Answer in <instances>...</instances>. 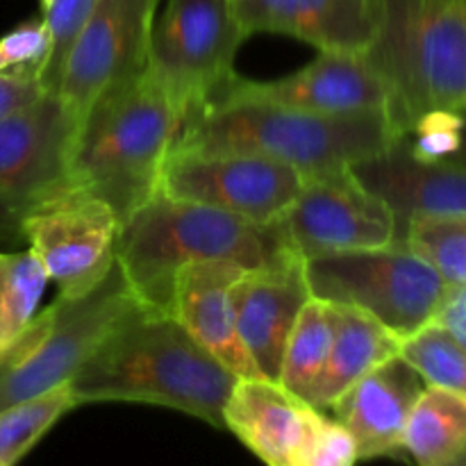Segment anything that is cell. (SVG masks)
<instances>
[{
	"instance_id": "obj_4",
	"label": "cell",
	"mask_w": 466,
	"mask_h": 466,
	"mask_svg": "<svg viewBox=\"0 0 466 466\" xmlns=\"http://www.w3.org/2000/svg\"><path fill=\"white\" fill-rule=\"evenodd\" d=\"M180 130V109L146 68L85 116L73 155V187L105 200L123 223L159 191Z\"/></svg>"
},
{
	"instance_id": "obj_8",
	"label": "cell",
	"mask_w": 466,
	"mask_h": 466,
	"mask_svg": "<svg viewBox=\"0 0 466 466\" xmlns=\"http://www.w3.org/2000/svg\"><path fill=\"white\" fill-rule=\"evenodd\" d=\"M246 39L235 0H167L155 21L148 71L177 105L182 126L237 76Z\"/></svg>"
},
{
	"instance_id": "obj_31",
	"label": "cell",
	"mask_w": 466,
	"mask_h": 466,
	"mask_svg": "<svg viewBox=\"0 0 466 466\" xmlns=\"http://www.w3.org/2000/svg\"><path fill=\"white\" fill-rule=\"evenodd\" d=\"M358 462V446L350 432L332 414L323 412L291 466H355Z\"/></svg>"
},
{
	"instance_id": "obj_32",
	"label": "cell",
	"mask_w": 466,
	"mask_h": 466,
	"mask_svg": "<svg viewBox=\"0 0 466 466\" xmlns=\"http://www.w3.org/2000/svg\"><path fill=\"white\" fill-rule=\"evenodd\" d=\"M44 91V82L35 73H0V118L32 103Z\"/></svg>"
},
{
	"instance_id": "obj_5",
	"label": "cell",
	"mask_w": 466,
	"mask_h": 466,
	"mask_svg": "<svg viewBox=\"0 0 466 466\" xmlns=\"http://www.w3.org/2000/svg\"><path fill=\"white\" fill-rule=\"evenodd\" d=\"M367 57L400 135L432 109H466V0H373Z\"/></svg>"
},
{
	"instance_id": "obj_6",
	"label": "cell",
	"mask_w": 466,
	"mask_h": 466,
	"mask_svg": "<svg viewBox=\"0 0 466 466\" xmlns=\"http://www.w3.org/2000/svg\"><path fill=\"white\" fill-rule=\"evenodd\" d=\"M137 303L118 264L89 294L57 296L0 355V410L71 382L114 323Z\"/></svg>"
},
{
	"instance_id": "obj_29",
	"label": "cell",
	"mask_w": 466,
	"mask_h": 466,
	"mask_svg": "<svg viewBox=\"0 0 466 466\" xmlns=\"http://www.w3.org/2000/svg\"><path fill=\"white\" fill-rule=\"evenodd\" d=\"M53 53V35L44 18L18 23L0 36V73H35L44 77Z\"/></svg>"
},
{
	"instance_id": "obj_13",
	"label": "cell",
	"mask_w": 466,
	"mask_h": 466,
	"mask_svg": "<svg viewBox=\"0 0 466 466\" xmlns=\"http://www.w3.org/2000/svg\"><path fill=\"white\" fill-rule=\"evenodd\" d=\"M303 182L300 171L259 155L173 148L162 168L159 191L273 226L291 208Z\"/></svg>"
},
{
	"instance_id": "obj_12",
	"label": "cell",
	"mask_w": 466,
	"mask_h": 466,
	"mask_svg": "<svg viewBox=\"0 0 466 466\" xmlns=\"http://www.w3.org/2000/svg\"><path fill=\"white\" fill-rule=\"evenodd\" d=\"M80 126L55 91L0 118V217L14 223L30 205L73 187Z\"/></svg>"
},
{
	"instance_id": "obj_9",
	"label": "cell",
	"mask_w": 466,
	"mask_h": 466,
	"mask_svg": "<svg viewBox=\"0 0 466 466\" xmlns=\"http://www.w3.org/2000/svg\"><path fill=\"white\" fill-rule=\"evenodd\" d=\"M62 299L89 294L116 267L121 218L98 196L68 187L14 221Z\"/></svg>"
},
{
	"instance_id": "obj_36",
	"label": "cell",
	"mask_w": 466,
	"mask_h": 466,
	"mask_svg": "<svg viewBox=\"0 0 466 466\" xmlns=\"http://www.w3.org/2000/svg\"><path fill=\"white\" fill-rule=\"evenodd\" d=\"M0 466H5V464H0Z\"/></svg>"
},
{
	"instance_id": "obj_3",
	"label": "cell",
	"mask_w": 466,
	"mask_h": 466,
	"mask_svg": "<svg viewBox=\"0 0 466 466\" xmlns=\"http://www.w3.org/2000/svg\"><path fill=\"white\" fill-rule=\"evenodd\" d=\"M287 250L278 223L259 226L157 191L121 223L116 264L141 305L173 314V280L189 264L230 259L255 268Z\"/></svg>"
},
{
	"instance_id": "obj_2",
	"label": "cell",
	"mask_w": 466,
	"mask_h": 466,
	"mask_svg": "<svg viewBox=\"0 0 466 466\" xmlns=\"http://www.w3.org/2000/svg\"><path fill=\"white\" fill-rule=\"evenodd\" d=\"M400 137L385 109L319 114L258 100H221L187 118L176 148L259 155L312 176L385 153Z\"/></svg>"
},
{
	"instance_id": "obj_19",
	"label": "cell",
	"mask_w": 466,
	"mask_h": 466,
	"mask_svg": "<svg viewBox=\"0 0 466 466\" xmlns=\"http://www.w3.org/2000/svg\"><path fill=\"white\" fill-rule=\"evenodd\" d=\"M323 412L280 382L239 378L223 410V431H230L259 462L291 466Z\"/></svg>"
},
{
	"instance_id": "obj_33",
	"label": "cell",
	"mask_w": 466,
	"mask_h": 466,
	"mask_svg": "<svg viewBox=\"0 0 466 466\" xmlns=\"http://www.w3.org/2000/svg\"><path fill=\"white\" fill-rule=\"evenodd\" d=\"M432 323L451 332L466 349V285L449 287L444 303H441L440 312H437Z\"/></svg>"
},
{
	"instance_id": "obj_23",
	"label": "cell",
	"mask_w": 466,
	"mask_h": 466,
	"mask_svg": "<svg viewBox=\"0 0 466 466\" xmlns=\"http://www.w3.org/2000/svg\"><path fill=\"white\" fill-rule=\"evenodd\" d=\"M337 323H339L337 305L312 296L300 309L299 321L287 341L278 382L308 403L330 358Z\"/></svg>"
},
{
	"instance_id": "obj_34",
	"label": "cell",
	"mask_w": 466,
	"mask_h": 466,
	"mask_svg": "<svg viewBox=\"0 0 466 466\" xmlns=\"http://www.w3.org/2000/svg\"><path fill=\"white\" fill-rule=\"evenodd\" d=\"M464 114V130H462V146H460V150L455 153V157L451 159V162L455 164H462V167H466V109H462Z\"/></svg>"
},
{
	"instance_id": "obj_17",
	"label": "cell",
	"mask_w": 466,
	"mask_h": 466,
	"mask_svg": "<svg viewBox=\"0 0 466 466\" xmlns=\"http://www.w3.org/2000/svg\"><path fill=\"white\" fill-rule=\"evenodd\" d=\"M423 387L421 376L396 355L360 378L332 405V417L358 446L360 462L403 455L405 426Z\"/></svg>"
},
{
	"instance_id": "obj_20",
	"label": "cell",
	"mask_w": 466,
	"mask_h": 466,
	"mask_svg": "<svg viewBox=\"0 0 466 466\" xmlns=\"http://www.w3.org/2000/svg\"><path fill=\"white\" fill-rule=\"evenodd\" d=\"M235 12L248 36L287 35L319 53H367L376 30L373 0H235Z\"/></svg>"
},
{
	"instance_id": "obj_10",
	"label": "cell",
	"mask_w": 466,
	"mask_h": 466,
	"mask_svg": "<svg viewBox=\"0 0 466 466\" xmlns=\"http://www.w3.org/2000/svg\"><path fill=\"white\" fill-rule=\"evenodd\" d=\"M159 0H98L64 57L55 94L80 123L103 96L148 68Z\"/></svg>"
},
{
	"instance_id": "obj_22",
	"label": "cell",
	"mask_w": 466,
	"mask_h": 466,
	"mask_svg": "<svg viewBox=\"0 0 466 466\" xmlns=\"http://www.w3.org/2000/svg\"><path fill=\"white\" fill-rule=\"evenodd\" d=\"M466 449V399L426 385L410 412L403 453L417 466H444Z\"/></svg>"
},
{
	"instance_id": "obj_1",
	"label": "cell",
	"mask_w": 466,
	"mask_h": 466,
	"mask_svg": "<svg viewBox=\"0 0 466 466\" xmlns=\"http://www.w3.org/2000/svg\"><path fill=\"white\" fill-rule=\"evenodd\" d=\"M239 376L209 355L173 314L137 303L71 380L77 403H146L223 428Z\"/></svg>"
},
{
	"instance_id": "obj_35",
	"label": "cell",
	"mask_w": 466,
	"mask_h": 466,
	"mask_svg": "<svg viewBox=\"0 0 466 466\" xmlns=\"http://www.w3.org/2000/svg\"><path fill=\"white\" fill-rule=\"evenodd\" d=\"M444 466H466V449L460 455H455V458L451 460L449 464H444Z\"/></svg>"
},
{
	"instance_id": "obj_18",
	"label": "cell",
	"mask_w": 466,
	"mask_h": 466,
	"mask_svg": "<svg viewBox=\"0 0 466 466\" xmlns=\"http://www.w3.org/2000/svg\"><path fill=\"white\" fill-rule=\"evenodd\" d=\"M248 267L214 259L189 264L173 280V317L180 326L239 378H262L241 344L237 328L235 285Z\"/></svg>"
},
{
	"instance_id": "obj_25",
	"label": "cell",
	"mask_w": 466,
	"mask_h": 466,
	"mask_svg": "<svg viewBox=\"0 0 466 466\" xmlns=\"http://www.w3.org/2000/svg\"><path fill=\"white\" fill-rule=\"evenodd\" d=\"M80 408L71 382L53 391L0 410V464L16 466L55 428V423Z\"/></svg>"
},
{
	"instance_id": "obj_16",
	"label": "cell",
	"mask_w": 466,
	"mask_h": 466,
	"mask_svg": "<svg viewBox=\"0 0 466 466\" xmlns=\"http://www.w3.org/2000/svg\"><path fill=\"white\" fill-rule=\"evenodd\" d=\"M350 168L358 180L394 212L399 241L412 218L466 214V167L419 159L403 137L385 153Z\"/></svg>"
},
{
	"instance_id": "obj_24",
	"label": "cell",
	"mask_w": 466,
	"mask_h": 466,
	"mask_svg": "<svg viewBox=\"0 0 466 466\" xmlns=\"http://www.w3.org/2000/svg\"><path fill=\"white\" fill-rule=\"evenodd\" d=\"M48 282L44 264L30 248L0 250V355L35 321Z\"/></svg>"
},
{
	"instance_id": "obj_7",
	"label": "cell",
	"mask_w": 466,
	"mask_h": 466,
	"mask_svg": "<svg viewBox=\"0 0 466 466\" xmlns=\"http://www.w3.org/2000/svg\"><path fill=\"white\" fill-rule=\"evenodd\" d=\"M314 299L362 309L405 339L435 321L449 285L405 244L308 259Z\"/></svg>"
},
{
	"instance_id": "obj_14",
	"label": "cell",
	"mask_w": 466,
	"mask_h": 466,
	"mask_svg": "<svg viewBox=\"0 0 466 466\" xmlns=\"http://www.w3.org/2000/svg\"><path fill=\"white\" fill-rule=\"evenodd\" d=\"M221 100H258L319 114L390 112V89L367 53H319L303 68L278 80L235 76L208 105Z\"/></svg>"
},
{
	"instance_id": "obj_30",
	"label": "cell",
	"mask_w": 466,
	"mask_h": 466,
	"mask_svg": "<svg viewBox=\"0 0 466 466\" xmlns=\"http://www.w3.org/2000/svg\"><path fill=\"white\" fill-rule=\"evenodd\" d=\"M96 3L98 0H39L41 18H44L50 35H53V53H50L48 66H46L44 77H41L46 91L57 89V80L68 46L76 39L77 30L86 21Z\"/></svg>"
},
{
	"instance_id": "obj_26",
	"label": "cell",
	"mask_w": 466,
	"mask_h": 466,
	"mask_svg": "<svg viewBox=\"0 0 466 466\" xmlns=\"http://www.w3.org/2000/svg\"><path fill=\"white\" fill-rule=\"evenodd\" d=\"M400 244L426 259L449 287L466 285V214L412 218Z\"/></svg>"
},
{
	"instance_id": "obj_21",
	"label": "cell",
	"mask_w": 466,
	"mask_h": 466,
	"mask_svg": "<svg viewBox=\"0 0 466 466\" xmlns=\"http://www.w3.org/2000/svg\"><path fill=\"white\" fill-rule=\"evenodd\" d=\"M337 309H339V323H337L330 358L309 399V405L326 412H330L344 391L350 390L371 369L400 355V344H403L396 332L382 326L371 314L349 305H337Z\"/></svg>"
},
{
	"instance_id": "obj_11",
	"label": "cell",
	"mask_w": 466,
	"mask_h": 466,
	"mask_svg": "<svg viewBox=\"0 0 466 466\" xmlns=\"http://www.w3.org/2000/svg\"><path fill=\"white\" fill-rule=\"evenodd\" d=\"M278 228L287 246L305 259L399 244L394 212L350 167L305 176Z\"/></svg>"
},
{
	"instance_id": "obj_27",
	"label": "cell",
	"mask_w": 466,
	"mask_h": 466,
	"mask_svg": "<svg viewBox=\"0 0 466 466\" xmlns=\"http://www.w3.org/2000/svg\"><path fill=\"white\" fill-rule=\"evenodd\" d=\"M400 358L426 385L466 399V349L437 323H428L400 344Z\"/></svg>"
},
{
	"instance_id": "obj_28",
	"label": "cell",
	"mask_w": 466,
	"mask_h": 466,
	"mask_svg": "<svg viewBox=\"0 0 466 466\" xmlns=\"http://www.w3.org/2000/svg\"><path fill=\"white\" fill-rule=\"evenodd\" d=\"M462 109H432L417 118L403 139L419 159L451 162L462 146Z\"/></svg>"
},
{
	"instance_id": "obj_15",
	"label": "cell",
	"mask_w": 466,
	"mask_h": 466,
	"mask_svg": "<svg viewBox=\"0 0 466 466\" xmlns=\"http://www.w3.org/2000/svg\"><path fill=\"white\" fill-rule=\"evenodd\" d=\"M309 299L308 259L296 250H287L262 267L246 268L237 280L235 305L241 344L267 380H280L287 341Z\"/></svg>"
}]
</instances>
